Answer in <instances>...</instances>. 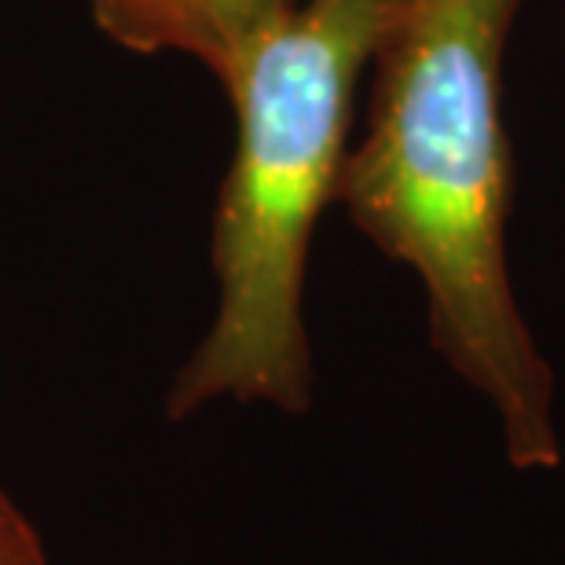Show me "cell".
Wrapping results in <instances>:
<instances>
[{
    "label": "cell",
    "mask_w": 565,
    "mask_h": 565,
    "mask_svg": "<svg viewBox=\"0 0 565 565\" xmlns=\"http://www.w3.org/2000/svg\"><path fill=\"white\" fill-rule=\"evenodd\" d=\"M518 0H393L371 126L338 199L367 239L423 279L429 334L492 404L518 470H555V375L507 268L500 63Z\"/></svg>",
    "instance_id": "cell-1"
},
{
    "label": "cell",
    "mask_w": 565,
    "mask_h": 565,
    "mask_svg": "<svg viewBox=\"0 0 565 565\" xmlns=\"http://www.w3.org/2000/svg\"><path fill=\"white\" fill-rule=\"evenodd\" d=\"M393 0H298L221 71L235 104V158L213 228L217 312L169 393V415L213 401L305 412V262L338 199L353 93Z\"/></svg>",
    "instance_id": "cell-2"
},
{
    "label": "cell",
    "mask_w": 565,
    "mask_h": 565,
    "mask_svg": "<svg viewBox=\"0 0 565 565\" xmlns=\"http://www.w3.org/2000/svg\"><path fill=\"white\" fill-rule=\"evenodd\" d=\"M298 0H93L110 38L137 52H184L213 71Z\"/></svg>",
    "instance_id": "cell-3"
},
{
    "label": "cell",
    "mask_w": 565,
    "mask_h": 565,
    "mask_svg": "<svg viewBox=\"0 0 565 565\" xmlns=\"http://www.w3.org/2000/svg\"><path fill=\"white\" fill-rule=\"evenodd\" d=\"M0 565H44L30 529L4 500H0Z\"/></svg>",
    "instance_id": "cell-4"
}]
</instances>
